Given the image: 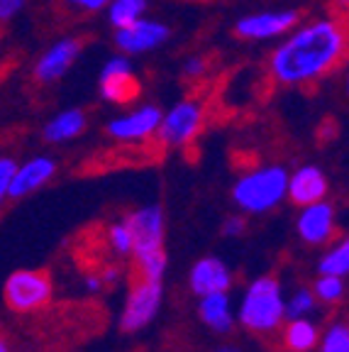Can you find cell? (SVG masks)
Returning a JSON list of instances; mask_svg holds the SVG:
<instances>
[{
	"label": "cell",
	"instance_id": "cell-1",
	"mask_svg": "<svg viewBox=\"0 0 349 352\" xmlns=\"http://www.w3.org/2000/svg\"><path fill=\"white\" fill-rule=\"evenodd\" d=\"M349 54V28L339 15H322L295 25L269 54L267 72L286 88L308 86L328 76Z\"/></svg>",
	"mask_w": 349,
	"mask_h": 352
},
{
	"label": "cell",
	"instance_id": "cell-2",
	"mask_svg": "<svg viewBox=\"0 0 349 352\" xmlns=\"http://www.w3.org/2000/svg\"><path fill=\"white\" fill-rule=\"evenodd\" d=\"M289 191V171L281 164H262L245 171L232 186V201L249 215H264L276 208Z\"/></svg>",
	"mask_w": 349,
	"mask_h": 352
},
{
	"label": "cell",
	"instance_id": "cell-3",
	"mask_svg": "<svg viewBox=\"0 0 349 352\" xmlns=\"http://www.w3.org/2000/svg\"><path fill=\"white\" fill-rule=\"evenodd\" d=\"M240 323L249 333L269 336L281 328L286 318V298L273 276H259L249 284L240 306Z\"/></svg>",
	"mask_w": 349,
	"mask_h": 352
},
{
	"label": "cell",
	"instance_id": "cell-4",
	"mask_svg": "<svg viewBox=\"0 0 349 352\" xmlns=\"http://www.w3.org/2000/svg\"><path fill=\"white\" fill-rule=\"evenodd\" d=\"M205 122V105L198 98H181L169 110L161 113L157 138L164 147L179 149L196 140Z\"/></svg>",
	"mask_w": 349,
	"mask_h": 352
},
{
	"label": "cell",
	"instance_id": "cell-5",
	"mask_svg": "<svg viewBox=\"0 0 349 352\" xmlns=\"http://www.w3.org/2000/svg\"><path fill=\"white\" fill-rule=\"evenodd\" d=\"M139 78L132 66V56L127 54H115L103 64L98 74V94L105 103L113 105H125L135 103L139 98Z\"/></svg>",
	"mask_w": 349,
	"mask_h": 352
},
{
	"label": "cell",
	"instance_id": "cell-6",
	"mask_svg": "<svg viewBox=\"0 0 349 352\" xmlns=\"http://www.w3.org/2000/svg\"><path fill=\"white\" fill-rule=\"evenodd\" d=\"M161 296H164V286L159 279H147V276H135L132 289L127 294L125 311H122L120 325L125 333H137L144 325H149L157 316L159 306H161Z\"/></svg>",
	"mask_w": 349,
	"mask_h": 352
},
{
	"label": "cell",
	"instance_id": "cell-7",
	"mask_svg": "<svg viewBox=\"0 0 349 352\" xmlns=\"http://www.w3.org/2000/svg\"><path fill=\"white\" fill-rule=\"evenodd\" d=\"M171 39V28L164 20L157 17H139L137 22L127 25V28L115 30V47L120 54L127 56H144L152 52L161 50Z\"/></svg>",
	"mask_w": 349,
	"mask_h": 352
},
{
	"label": "cell",
	"instance_id": "cell-8",
	"mask_svg": "<svg viewBox=\"0 0 349 352\" xmlns=\"http://www.w3.org/2000/svg\"><path fill=\"white\" fill-rule=\"evenodd\" d=\"M52 298V279L47 272L20 270L5 281V303L17 314L37 311Z\"/></svg>",
	"mask_w": 349,
	"mask_h": 352
},
{
	"label": "cell",
	"instance_id": "cell-9",
	"mask_svg": "<svg viewBox=\"0 0 349 352\" xmlns=\"http://www.w3.org/2000/svg\"><path fill=\"white\" fill-rule=\"evenodd\" d=\"M298 10H259L240 17L235 22V34L245 42H269V39H281L286 32L298 25Z\"/></svg>",
	"mask_w": 349,
	"mask_h": 352
},
{
	"label": "cell",
	"instance_id": "cell-10",
	"mask_svg": "<svg viewBox=\"0 0 349 352\" xmlns=\"http://www.w3.org/2000/svg\"><path fill=\"white\" fill-rule=\"evenodd\" d=\"M161 113L164 110L159 108V105L142 103L137 105V108L127 110V113H122V116H115L105 125V132L115 142H144V140L157 135Z\"/></svg>",
	"mask_w": 349,
	"mask_h": 352
},
{
	"label": "cell",
	"instance_id": "cell-11",
	"mask_svg": "<svg viewBox=\"0 0 349 352\" xmlns=\"http://www.w3.org/2000/svg\"><path fill=\"white\" fill-rule=\"evenodd\" d=\"M125 223L132 230V257L142 252H152V250L164 248V232H166V220L161 206H142V208L132 210L125 218Z\"/></svg>",
	"mask_w": 349,
	"mask_h": 352
},
{
	"label": "cell",
	"instance_id": "cell-12",
	"mask_svg": "<svg viewBox=\"0 0 349 352\" xmlns=\"http://www.w3.org/2000/svg\"><path fill=\"white\" fill-rule=\"evenodd\" d=\"M78 54H81V39L76 37H61L52 44L49 50H44L42 56L34 64V78L39 83H54L64 78L71 72V66L76 64Z\"/></svg>",
	"mask_w": 349,
	"mask_h": 352
},
{
	"label": "cell",
	"instance_id": "cell-13",
	"mask_svg": "<svg viewBox=\"0 0 349 352\" xmlns=\"http://www.w3.org/2000/svg\"><path fill=\"white\" fill-rule=\"evenodd\" d=\"M295 230H298L300 240L308 242V245H322V242L333 240V235L337 232L335 226V208L322 198L311 206H303L298 215V223H295Z\"/></svg>",
	"mask_w": 349,
	"mask_h": 352
},
{
	"label": "cell",
	"instance_id": "cell-14",
	"mask_svg": "<svg viewBox=\"0 0 349 352\" xmlns=\"http://www.w3.org/2000/svg\"><path fill=\"white\" fill-rule=\"evenodd\" d=\"M328 176L320 166L315 164H303L289 174V191H286V198H291V204L295 206H311L315 201H322L328 196Z\"/></svg>",
	"mask_w": 349,
	"mask_h": 352
},
{
	"label": "cell",
	"instance_id": "cell-15",
	"mask_svg": "<svg viewBox=\"0 0 349 352\" xmlns=\"http://www.w3.org/2000/svg\"><path fill=\"white\" fill-rule=\"evenodd\" d=\"M56 174V162L52 157H32L25 164H20L15 169L10 184V198H25L30 193H34L37 188H42L44 184L52 182V176Z\"/></svg>",
	"mask_w": 349,
	"mask_h": 352
},
{
	"label": "cell",
	"instance_id": "cell-16",
	"mask_svg": "<svg viewBox=\"0 0 349 352\" xmlns=\"http://www.w3.org/2000/svg\"><path fill=\"white\" fill-rule=\"evenodd\" d=\"M191 292L196 296H207V294L227 292L232 286V274H229L227 264L218 257H203L193 264L191 270Z\"/></svg>",
	"mask_w": 349,
	"mask_h": 352
},
{
	"label": "cell",
	"instance_id": "cell-17",
	"mask_svg": "<svg viewBox=\"0 0 349 352\" xmlns=\"http://www.w3.org/2000/svg\"><path fill=\"white\" fill-rule=\"evenodd\" d=\"M86 127H88L86 110L66 108V110H59L56 116H52L49 120H47V125H44V130H42V138L52 144L71 142L81 132H86Z\"/></svg>",
	"mask_w": 349,
	"mask_h": 352
},
{
	"label": "cell",
	"instance_id": "cell-18",
	"mask_svg": "<svg viewBox=\"0 0 349 352\" xmlns=\"http://www.w3.org/2000/svg\"><path fill=\"white\" fill-rule=\"evenodd\" d=\"M198 316H201L203 323L213 330V333H218V336H225V333H229V330L235 328V316H232V306H229L227 292L201 296Z\"/></svg>",
	"mask_w": 349,
	"mask_h": 352
},
{
	"label": "cell",
	"instance_id": "cell-19",
	"mask_svg": "<svg viewBox=\"0 0 349 352\" xmlns=\"http://www.w3.org/2000/svg\"><path fill=\"white\" fill-rule=\"evenodd\" d=\"M320 342V330L308 318H291L284 328V345L289 352H313Z\"/></svg>",
	"mask_w": 349,
	"mask_h": 352
},
{
	"label": "cell",
	"instance_id": "cell-20",
	"mask_svg": "<svg viewBox=\"0 0 349 352\" xmlns=\"http://www.w3.org/2000/svg\"><path fill=\"white\" fill-rule=\"evenodd\" d=\"M149 10V0H110V6L105 8L108 12V22L113 30L127 28L139 17H144Z\"/></svg>",
	"mask_w": 349,
	"mask_h": 352
},
{
	"label": "cell",
	"instance_id": "cell-21",
	"mask_svg": "<svg viewBox=\"0 0 349 352\" xmlns=\"http://www.w3.org/2000/svg\"><path fill=\"white\" fill-rule=\"evenodd\" d=\"M320 274H335V276H347L349 274V235H344L337 245L325 252V257L317 264Z\"/></svg>",
	"mask_w": 349,
	"mask_h": 352
},
{
	"label": "cell",
	"instance_id": "cell-22",
	"mask_svg": "<svg viewBox=\"0 0 349 352\" xmlns=\"http://www.w3.org/2000/svg\"><path fill=\"white\" fill-rule=\"evenodd\" d=\"M135 264H137V274L147 276V279H164L166 272V252L161 250H152V252H142L135 254Z\"/></svg>",
	"mask_w": 349,
	"mask_h": 352
},
{
	"label": "cell",
	"instance_id": "cell-23",
	"mask_svg": "<svg viewBox=\"0 0 349 352\" xmlns=\"http://www.w3.org/2000/svg\"><path fill=\"white\" fill-rule=\"evenodd\" d=\"M320 352H349V323L337 320L320 336Z\"/></svg>",
	"mask_w": 349,
	"mask_h": 352
},
{
	"label": "cell",
	"instance_id": "cell-24",
	"mask_svg": "<svg viewBox=\"0 0 349 352\" xmlns=\"http://www.w3.org/2000/svg\"><path fill=\"white\" fill-rule=\"evenodd\" d=\"M315 296L322 303H337L344 296V279L335 274H320L315 281Z\"/></svg>",
	"mask_w": 349,
	"mask_h": 352
},
{
	"label": "cell",
	"instance_id": "cell-25",
	"mask_svg": "<svg viewBox=\"0 0 349 352\" xmlns=\"http://www.w3.org/2000/svg\"><path fill=\"white\" fill-rule=\"evenodd\" d=\"M315 292L311 289H298L293 296L286 301V318H306L311 314L313 308H315Z\"/></svg>",
	"mask_w": 349,
	"mask_h": 352
},
{
	"label": "cell",
	"instance_id": "cell-26",
	"mask_svg": "<svg viewBox=\"0 0 349 352\" xmlns=\"http://www.w3.org/2000/svg\"><path fill=\"white\" fill-rule=\"evenodd\" d=\"M108 242H110V248H113L115 254H120V257L132 254V245H135V240H132V230L125 220H120V223H115V226L108 228Z\"/></svg>",
	"mask_w": 349,
	"mask_h": 352
},
{
	"label": "cell",
	"instance_id": "cell-27",
	"mask_svg": "<svg viewBox=\"0 0 349 352\" xmlns=\"http://www.w3.org/2000/svg\"><path fill=\"white\" fill-rule=\"evenodd\" d=\"M205 72H207V61H205V56H201V54L185 56L183 64H181L183 78H191V81H198L201 76H205Z\"/></svg>",
	"mask_w": 349,
	"mask_h": 352
},
{
	"label": "cell",
	"instance_id": "cell-28",
	"mask_svg": "<svg viewBox=\"0 0 349 352\" xmlns=\"http://www.w3.org/2000/svg\"><path fill=\"white\" fill-rule=\"evenodd\" d=\"M15 160L10 157H0V204L10 196V184H12V176H15Z\"/></svg>",
	"mask_w": 349,
	"mask_h": 352
},
{
	"label": "cell",
	"instance_id": "cell-29",
	"mask_svg": "<svg viewBox=\"0 0 349 352\" xmlns=\"http://www.w3.org/2000/svg\"><path fill=\"white\" fill-rule=\"evenodd\" d=\"M25 8H27V0H0V22L17 17Z\"/></svg>",
	"mask_w": 349,
	"mask_h": 352
},
{
	"label": "cell",
	"instance_id": "cell-30",
	"mask_svg": "<svg viewBox=\"0 0 349 352\" xmlns=\"http://www.w3.org/2000/svg\"><path fill=\"white\" fill-rule=\"evenodd\" d=\"M245 230H247V220L242 218V215H232V218L225 220V226H223V235H227V237H240Z\"/></svg>",
	"mask_w": 349,
	"mask_h": 352
},
{
	"label": "cell",
	"instance_id": "cell-31",
	"mask_svg": "<svg viewBox=\"0 0 349 352\" xmlns=\"http://www.w3.org/2000/svg\"><path fill=\"white\" fill-rule=\"evenodd\" d=\"M66 6H74L78 10H86V12H100L110 6V0H64Z\"/></svg>",
	"mask_w": 349,
	"mask_h": 352
},
{
	"label": "cell",
	"instance_id": "cell-32",
	"mask_svg": "<svg viewBox=\"0 0 349 352\" xmlns=\"http://www.w3.org/2000/svg\"><path fill=\"white\" fill-rule=\"evenodd\" d=\"M333 8L337 15H347L349 12V0H333Z\"/></svg>",
	"mask_w": 349,
	"mask_h": 352
},
{
	"label": "cell",
	"instance_id": "cell-33",
	"mask_svg": "<svg viewBox=\"0 0 349 352\" xmlns=\"http://www.w3.org/2000/svg\"><path fill=\"white\" fill-rule=\"evenodd\" d=\"M213 352H242L240 347H235V345H220L218 350H213Z\"/></svg>",
	"mask_w": 349,
	"mask_h": 352
},
{
	"label": "cell",
	"instance_id": "cell-34",
	"mask_svg": "<svg viewBox=\"0 0 349 352\" xmlns=\"http://www.w3.org/2000/svg\"><path fill=\"white\" fill-rule=\"evenodd\" d=\"M0 352H10V345H8V340L3 336H0Z\"/></svg>",
	"mask_w": 349,
	"mask_h": 352
},
{
	"label": "cell",
	"instance_id": "cell-35",
	"mask_svg": "<svg viewBox=\"0 0 349 352\" xmlns=\"http://www.w3.org/2000/svg\"><path fill=\"white\" fill-rule=\"evenodd\" d=\"M344 94H347V98H349V69H347V74H344Z\"/></svg>",
	"mask_w": 349,
	"mask_h": 352
}]
</instances>
